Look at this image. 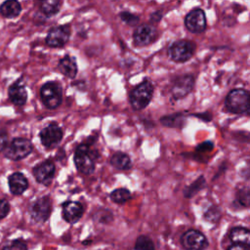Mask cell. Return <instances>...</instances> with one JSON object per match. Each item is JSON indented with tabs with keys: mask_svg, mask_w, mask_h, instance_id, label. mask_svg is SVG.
I'll return each instance as SVG.
<instances>
[{
	"mask_svg": "<svg viewBox=\"0 0 250 250\" xmlns=\"http://www.w3.org/2000/svg\"><path fill=\"white\" fill-rule=\"evenodd\" d=\"M33 150V146L28 139L14 138L4 149V156L13 161H19L27 157Z\"/></svg>",
	"mask_w": 250,
	"mask_h": 250,
	"instance_id": "obj_4",
	"label": "cell"
},
{
	"mask_svg": "<svg viewBox=\"0 0 250 250\" xmlns=\"http://www.w3.org/2000/svg\"><path fill=\"white\" fill-rule=\"evenodd\" d=\"M162 19V13L160 11H156L151 14L150 16V21L152 22H158Z\"/></svg>",
	"mask_w": 250,
	"mask_h": 250,
	"instance_id": "obj_35",
	"label": "cell"
},
{
	"mask_svg": "<svg viewBox=\"0 0 250 250\" xmlns=\"http://www.w3.org/2000/svg\"><path fill=\"white\" fill-rule=\"evenodd\" d=\"M61 5L62 2L58 0H46L41 2L40 10L46 17H52L60 12Z\"/></svg>",
	"mask_w": 250,
	"mask_h": 250,
	"instance_id": "obj_23",
	"label": "cell"
},
{
	"mask_svg": "<svg viewBox=\"0 0 250 250\" xmlns=\"http://www.w3.org/2000/svg\"><path fill=\"white\" fill-rule=\"evenodd\" d=\"M135 250H155L154 243L147 235H140L137 237L134 245Z\"/></svg>",
	"mask_w": 250,
	"mask_h": 250,
	"instance_id": "obj_26",
	"label": "cell"
},
{
	"mask_svg": "<svg viewBox=\"0 0 250 250\" xmlns=\"http://www.w3.org/2000/svg\"><path fill=\"white\" fill-rule=\"evenodd\" d=\"M194 42L187 39L174 41L168 48V56L175 62H185L191 59L195 52Z\"/></svg>",
	"mask_w": 250,
	"mask_h": 250,
	"instance_id": "obj_5",
	"label": "cell"
},
{
	"mask_svg": "<svg viewBox=\"0 0 250 250\" xmlns=\"http://www.w3.org/2000/svg\"><path fill=\"white\" fill-rule=\"evenodd\" d=\"M205 185V179L203 176H200L197 180H195L191 185L187 187L184 190V194L186 197H192L195 193H197L201 188H203Z\"/></svg>",
	"mask_w": 250,
	"mask_h": 250,
	"instance_id": "obj_25",
	"label": "cell"
},
{
	"mask_svg": "<svg viewBox=\"0 0 250 250\" xmlns=\"http://www.w3.org/2000/svg\"><path fill=\"white\" fill-rule=\"evenodd\" d=\"M58 68L62 74L70 79H74L76 77L78 70L76 60L69 55H65L59 61Z\"/></svg>",
	"mask_w": 250,
	"mask_h": 250,
	"instance_id": "obj_18",
	"label": "cell"
},
{
	"mask_svg": "<svg viewBox=\"0 0 250 250\" xmlns=\"http://www.w3.org/2000/svg\"><path fill=\"white\" fill-rule=\"evenodd\" d=\"M153 91V85L149 80L146 79L139 83L129 94V101L133 109H145L152 99Z\"/></svg>",
	"mask_w": 250,
	"mask_h": 250,
	"instance_id": "obj_3",
	"label": "cell"
},
{
	"mask_svg": "<svg viewBox=\"0 0 250 250\" xmlns=\"http://www.w3.org/2000/svg\"><path fill=\"white\" fill-rule=\"evenodd\" d=\"M56 173L55 163L51 159H46L35 166L32 170V174L35 180L42 185L48 186L51 184Z\"/></svg>",
	"mask_w": 250,
	"mask_h": 250,
	"instance_id": "obj_14",
	"label": "cell"
},
{
	"mask_svg": "<svg viewBox=\"0 0 250 250\" xmlns=\"http://www.w3.org/2000/svg\"><path fill=\"white\" fill-rule=\"evenodd\" d=\"M225 109L232 114L250 116V92L241 88L231 90L225 99Z\"/></svg>",
	"mask_w": 250,
	"mask_h": 250,
	"instance_id": "obj_1",
	"label": "cell"
},
{
	"mask_svg": "<svg viewBox=\"0 0 250 250\" xmlns=\"http://www.w3.org/2000/svg\"><path fill=\"white\" fill-rule=\"evenodd\" d=\"M158 36L157 29L149 23H143L137 26L133 33V42L137 47H146L153 43Z\"/></svg>",
	"mask_w": 250,
	"mask_h": 250,
	"instance_id": "obj_9",
	"label": "cell"
},
{
	"mask_svg": "<svg viewBox=\"0 0 250 250\" xmlns=\"http://www.w3.org/2000/svg\"><path fill=\"white\" fill-rule=\"evenodd\" d=\"M221 217V212L216 206H210L208 210L204 213V218L206 221L211 223H216Z\"/></svg>",
	"mask_w": 250,
	"mask_h": 250,
	"instance_id": "obj_30",
	"label": "cell"
},
{
	"mask_svg": "<svg viewBox=\"0 0 250 250\" xmlns=\"http://www.w3.org/2000/svg\"><path fill=\"white\" fill-rule=\"evenodd\" d=\"M93 218L96 222L100 223V224H109L113 221V214L108 210V209H99L97 210L94 215Z\"/></svg>",
	"mask_w": 250,
	"mask_h": 250,
	"instance_id": "obj_27",
	"label": "cell"
},
{
	"mask_svg": "<svg viewBox=\"0 0 250 250\" xmlns=\"http://www.w3.org/2000/svg\"><path fill=\"white\" fill-rule=\"evenodd\" d=\"M52 212V202L49 196H41L35 199L28 206V213L33 222L45 223Z\"/></svg>",
	"mask_w": 250,
	"mask_h": 250,
	"instance_id": "obj_7",
	"label": "cell"
},
{
	"mask_svg": "<svg viewBox=\"0 0 250 250\" xmlns=\"http://www.w3.org/2000/svg\"><path fill=\"white\" fill-rule=\"evenodd\" d=\"M8 96L10 101L18 106H21L26 104L27 91L21 79H19L13 84H11V86L8 89Z\"/></svg>",
	"mask_w": 250,
	"mask_h": 250,
	"instance_id": "obj_16",
	"label": "cell"
},
{
	"mask_svg": "<svg viewBox=\"0 0 250 250\" xmlns=\"http://www.w3.org/2000/svg\"><path fill=\"white\" fill-rule=\"evenodd\" d=\"M62 137L63 132L56 122L48 124L39 133L41 144L48 149L55 148L61 143Z\"/></svg>",
	"mask_w": 250,
	"mask_h": 250,
	"instance_id": "obj_8",
	"label": "cell"
},
{
	"mask_svg": "<svg viewBox=\"0 0 250 250\" xmlns=\"http://www.w3.org/2000/svg\"><path fill=\"white\" fill-rule=\"evenodd\" d=\"M194 87V77L192 74H184L177 77L172 85L171 94L175 100L187 97Z\"/></svg>",
	"mask_w": 250,
	"mask_h": 250,
	"instance_id": "obj_13",
	"label": "cell"
},
{
	"mask_svg": "<svg viewBox=\"0 0 250 250\" xmlns=\"http://www.w3.org/2000/svg\"><path fill=\"white\" fill-rule=\"evenodd\" d=\"M99 153L90 144H80L74 151V164L76 169L85 175H90L96 167Z\"/></svg>",
	"mask_w": 250,
	"mask_h": 250,
	"instance_id": "obj_2",
	"label": "cell"
},
{
	"mask_svg": "<svg viewBox=\"0 0 250 250\" xmlns=\"http://www.w3.org/2000/svg\"><path fill=\"white\" fill-rule=\"evenodd\" d=\"M8 134L5 130L0 129V151H4L8 146Z\"/></svg>",
	"mask_w": 250,
	"mask_h": 250,
	"instance_id": "obj_34",
	"label": "cell"
},
{
	"mask_svg": "<svg viewBox=\"0 0 250 250\" xmlns=\"http://www.w3.org/2000/svg\"><path fill=\"white\" fill-rule=\"evenodd\" d=\"M214 147V144L210 141H206L204 143H201L199 144L196 147H195V150L197 152H200V153H204V152H207V151H210L212 150Z\"/></svg>",
	"mask_w": 250,
	"mask_h": 250,
	"instance_id": "obj_33",
	"label": "cell"
},
{
	"mask_svg": "<svg viewBox=\"0 0 250 250\" xmlns=\"http://www.w3.org/2000/svg\"><path fill=\"white\" fill-rule=\"evenodd\" d=\"M110 164L118 170H128L131 168L132 162L128 154L121 151H117L111 155Z\"/></svg>",
	"mask_w": 250,
	"mask_h": 250,
	"instance_id": "obj_21",
	"label": "cell"
},
{
	"mask_svg": "<svg viewBox=\"0 0 250 250\" xmlns=\"http://www.w3.org/2000/svg\"><path fill=\"white\" fill-rule=\"evenodd\" d=\"M229 239L234 244H239L247 248L250 247V229L243 227H235L230 229Z\"/></svg>",
	"mask_w": 250,
	"mask_h": 250,
	"instance_id": "obj_19",
	"label": "cell"
},
{
	"mask_svg": "<svg viewBox=\"0 0 250 250\" xmlns=\"http://www.w3.org/2000/svg\"><path fill=\"white\" fill-rule=\"evenodd\" d=\"M40 98L43 104L47 108H57L62 101V92L61 85L54 81H48L44 83L40 89Z\"/></svg>",
	"mask_w": 250,
	"mask_h": 250,
	"instance_id": "obj_6",
	"label": "cell"
},
{
	"mask_svg": "<svg viewBox=\"0 0 250 250\" xmlns=\"http://www.w3.org/2000/svg\"><path fill=\"white\" fill-rule=\"evenodd\" d=\"M69 37L70 26L68 24H62L50 28L45 41L49 47L61 48L67 43Z\"/></svg>",
	"mask_w": 250,
	"mask_h": 250,
	"instance_id": "obj_10",
	"label": "cell"
},
{
	"mask_svg": "<svg viewBox=\"0 0 250 250\" xmlns=\"http://www.w3.org/2000/svg\"><path fill=\"white\" fill-rule=\"evenodd\" d=\"M119 18L127 24L129 25H137L140 21V18L130 12H127V11H124V12H121L119 14Z\"/></svg>",
	"mask_w": 250,
	"mask_h": 250,
	"instance_id": "obj_31",
	"label": "cell"
},
{
	"mask_svg": "<svg viewBox=\"0 0 250 250\" xmlns=\"http://www.w3.org/2000/svg\"><path fill=\"white\" fill-rule=\"evenodd\" d=\"M160 123L169 128H181L186 124V116L179 112L165 115L160 118Z\"/></svg>",
	"mask_w": 250,
	"mask_h": 250,
	"instance_id": "obj_22",
	"label": "cell"
},
{
	"mask_svg": "<svg viewBox=\"0 0 250 250\" xmlns=\"http://www.w3.org/2000/svg\"><path fill=\"white\" fill-rule=\"evenodd\" d=\"M181 243L186 250H204L208 245L205 235L197 229H188L183 233Z\"/></svg>",
	"mask_w": 250,
	"mask_h": 250,
	"instance_id": "obj_11",
	"label": "cell"
},
{
	"mask_svg": "<svg viewBox=\"0 0 250 250\" xmlns=\"http://www.w3.org/2000/svg\"><path fill=\"white\" fill-rule=\"evenodd\" d=\"M10 212V204L6 199L0 198V220L7 217Z\"/></svg>",
	"mask_w": 250,
	"mask_h": 250,
	"instance_id": "obj_32",
	"label": "cell"
},
{
	"mask_svg": "<svg viewBox=\"0 0 250 250\" xmlns=\"http://www.w3.org/2000/svg\"><path fill=\"white\" fill-rule=\"evenodd\" d=\"M2 250H27V245L21 239H14L7 242Z\"/></svg>",
	"mask_w": 250,
	"mask_h": 250,
	"instance_id": "obj_29",
	"label": "cell"
},
{
	"mask_svg": "<svg viewBox=\"0 0 250 250\" xmlns=\"http://www.w3.org/2000/svg\"><path fill=\"white\" fill-rule=\"evenodd\" d=\"M8 186L12 194L21 195L28 188V181L21 172H15L8 178Z\"/></svg>",
	"mask_w": 250,
	"mask_h": 250,
	"instance_id": "obj_17",
	"label": "cell"
},
{
	"mask_svg": "<svg viewBox=\"0 0 250 250\" xmlns=\"http://www.w3.org/2000/svg\"><path fill=\"white\" fill-rule=\"evenodd\" d=\"M62 215L63 220L68 224L77 223L83 216L84 207L78 201L67 200L62 203Z\"/></svg>",
	"mask_w": 250,
	"mask_h": 250,
	"instance_id": "obj_15",
	"label": "cell"
},
{
	"mask_svg": "<svg viewBox=\"0 0 250 250\" xmlns=\"http://www.w3.org/2000/svg\"><path fill=\"white\" fill-rule=\"evenodd\" d=\"M21 12L20 2L16 0H8L0 5V14L6 19H15Z\"/></svg>",
	"mask_w": 250,
	"mask_h": 250,
	"instance_id": "obj_20",
	"label": "cell"
},
{
	"mask_svg": "<svg viewBox=\"0 0 250 250\" xmlns=\"http://www.w3.org/2000/svg\"><path fill=\"white\" fill-rule=\"evenodd\" d=\"M236 200L242 207H250V188H239L236 192Z\"/></svg>",
	"mask_w": 250,
	"mask_h": 250,
	"instance_id": "obj_28",
	"label": "cell"
},
{
	"mask_svg": "<svg viewBox=\"0 0 250 250\" xmlns=\"http://www.w3.org/2000/svg\"><path fill=\"white\" fill-rule=\"evenodd\" d=\"M185 26L191 33H201L206 29V16L202 9L189 11L185 18Z\"/></svg>",
	"mask_w": 250,
	"mask_h": 250,
	"instance_id": "obj_12",
	"label": "cell"
},
{
	"mask_svg": "<svg viewBox=\"0 0 250 250\" xmlns=\"http://www.w3.org/2000/svg\"><path fill=\"white\" fill-rule=\"evenodd\" d=\"M227 250H249V248H247L245 246H242V245H239V244H233V245L229 246Z\"/></svg>",
	"mask_w": 250,
	"mask_h": 250,
	"instance_id": "obj_36",
	"label": "cell"
},
{
	"mask_svg": "<svg viewBox=\"0 0 250 250\" xmlns=\"http://www.w3.org/2000/svg\"><path fill=\"white\" fill-rule=\"evenodd\" d=\"M109 197L116 204H124L131 198V191L125 188H116L110 192Z\"/></svg>",
	"mask_w": 250,
	"mask_h": 250,
	"instance_id": "obj_24",
	"label": "cell"
}]
</instances>
